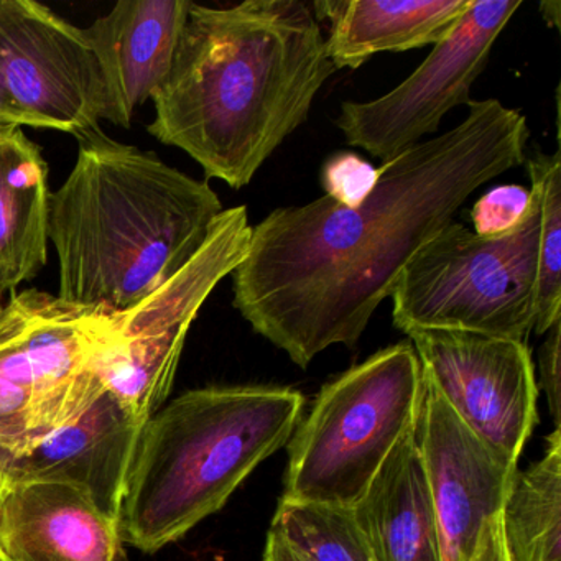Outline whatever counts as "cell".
<instances>
[{"mask_svg": "<svg viewBox=\"0 0 561 561\" xmlns=\"http://www.w3.org/2000/svg\"><path fill=\"white\" fill-rule=\"evenodd\" d=\"M527 140L524 114L471 100L461 124L382 163L357 208L324 195L275 209L232 272L236 310L301 369L356 346L410 259L476 190L525 162Z\"/></svg>", "mask_w": 561, "mask_h": 561, "instance_id": "6da1fadb", "label": "cell"}, {"mask_svg": "<svg viewBox=\"0 0 561 561\" xmlns=\"http://www.w3.org/2000/svg\"><path fill=\"white\" fill-rule=\"evenodd\" d=\"M304 0L193 4L149 133L188 153L206 179L244 188L310 116L336 73Z\"/></svg>", "mask_w": 561, "mask_h": 561, "instance_id": "7a4b0ae2", "label": "cell"}, {"mask_svg": "<svg viewBox=\"0 0 561 561\" xmlns=\"http://www.w3.org/2000/svg\"><path fill=\"white\" fill-rule=\"evenodd\" d=\"M222 203L206 182L103 130L78 139L77 163L50 196L58 297L124 313L203 248Z\"/></svg>", "mask_w": 561, "mask_h": 561, "instance_id": "3957f363", "label": "cell"}, {"mask_svg": "<svg viewBox=\"0 0 561 561\" xmlns=\"http://www.w3.org/2000/svg\"><path fill=\"white\" fill-rule=\"evenodd\" d=\"M304 407V393L275 386L205 387L163 405L137 443L117 520L123 543L156 553L221 511L287 445Z\"/></svg>", "mask_w": 561, "mask_h": 561, "instance_id": "277c9868", "label": "cell"}, {"mask_svg": "<svg viewBox=\"0 0 561 561\" xmlns=\"http://www.w3.org/2000/svg\"><path fill=\"white\" fill-rule=\"evenodd\" d=\"M422 392V364L410 341L331 380L288 439L282 497L353 507L415 425Z\"/></svg>", "mask_w": 561, "mask_h": 561, "instance_id": "5b68a950", "label": "cell"}, {"mask_svg": "<svg viewBox=\"0 0 561 561\" xmlns=\"http://www.w3.org/2000/svg\"><path fill=\"white\" fill-rule=\"evenodd\" d=\"M524 221L494 238L461 222L439 229L410 259L392 295L397 330H453L527 343L535 327L540 186L530 179Z\"/></svg>", "mask_w": 561, "mask_h": 561, "instance_id": "8992f818", "label": "cell"}, {"mask_svg": "<svg viewBox=\"0 0 561 561\" xmlns=\"http://www.w3.org/2000/svg\"><path fill=\"white\" fill-rule=\"evenodd\" d=\"M117 314L48 291L12 294L0 308V451L19 458L103 390L91 357Z\"/></svg>", "mask_w": 561, "mask_h": 561, "instance_id": "52a82bcc", "label": "cell"}, {"mask_svg": "<svg viewBox=\"0 0 561 561\" xmlns=\"http://www.w3.org/2000/svg\"><path fill=\"white\" fill-rule=\"evenodd\" d=\"M245 206L222 209L195 257L139 305L117 314L91 357L103 390L146 425L169 399L193 321L248 254Z\"/></svg>", "mask_w": 561, "mask_h": 561, "instance_id": "ba28073f", "label": "cell"}, {"mask_svg": "<svg viewBox=\"0 0 561 561\" xmlns=\"http://www.w3.org/2000/svg\"><path fill=\"white\" fill-rule=\"evenodd\" d=\"M106 87L84 28L34 0H0V126L80 137L100 129Z\"/></svg>", "mask_w": 561, "mask_h": 561, "instance_id": "9c48e42d", "label": "cell"}, {"mask_svg": "<svg viewBox=\"0 0 561 561\" xmlns=\"http://www.w3.org/2000/svg\"><path fill=\"white\" fill-rule=\"evenodd\" d=\"M522 4L472 0L448 37L396 90L367 103L341 104L336 126L346 142L386 163L438 133L449 111L468 106L495 41Z\"/></svg>", "mask_w": 561, "mask_h": 561, "instance_id": "30bf717a", "label": "cell"}, {"mask_svg": "<svg viewBox=\"0 0 561 561\" xmlns=\"http://www.w3.org/2000/svg\"><path fill=\"white\" fill-rule=\"evenodd\" d=\"M423 376L502 461L517 466L538 423V386L527 343L453 330L407 333Z\"/></svg>", "mask_w": 561, "mask_h": 561, "instance_id": "8fae6325", "label": "cell"}, {"mask_svg": "<svg viewBox=\"0 0 561 561\" xmlns=\"http://www.w3.org/2000/svg\"><path fill=\"white\" fill-rule=\"evenodd\" d=\"M413 433L443 561H471L485 525L501 515L517 466L502 461L476 436L425 376Z\"/></svg>", "mask_w": 561, "mask_h": 561, "instance_id": "7c38bea8", "label": "cell"}, {"mask_svg": "<svg viewBox=\"0 0 561 561\" xmlns=\"http://www.w3.org/2000/svg\"><path fill=\"white\" fill-rule=\"evenodd\" d=\"M144 423L106 390L31 451L5 459L9 484L54 481L83 489L113 520H119Z\"/></svg>", "mask_w": 561, "mask_h": 561, "instance_id": "4fadbf2b", "label": "cell"}, {"mask_svg": "<svg viewBox=\"0 0 561 561\" xmlns=\"http://www.w3.org/2000/svg\"><path fill=\"white\" fill-rule=\"evenodd\" d=\"M190 0H121L84 28L106 87L104 119L130 127L172 68Z\"/></svg>", "mask_w": 561, "mask_h": 561, "instance_id": "5bb4252c", "label": "cell"}, {"mask_svg": "<svg viewBox=\"0 0 561 561\" xmlns=\"http://www.w3.org/2000/svg\"><path fill=\"white\" fill-rule=\"evenodd\" d=\"M0 550L9 561H123L119 525L73 484H9L0 504Z\"/></svg>", "mask_w": 561, "mask_h": 561, "instance_id": "9a60e30c", "label": "cell"}, {"mask_svg": "<svg viewBox=\"0 0 561 561\" xmlns=\"http://www.w3.org/2000/svg\"><path fill=\"white\" fill-rule=\"evenodd\" d=\"M472 0H320L318 22H330L327 54L336 70L370 57L436 45L448 37Z\"/></svg>", "mask_w": 561, "mask_h": 561, "instance_id": "2e32d148", "label": "cell"}, {"mask_svg": "<svg viewBox=\"0 0 561 561\" xmlns=\"http://www.w3.org/2000/svg\"><path fill=\"white\" fill-rule=\"evenodd\" d=\"M353 512L376 561H443L413 428L387 456Z\"/></svg>", "mask_w": 561, "mask_h": 561, "instance_id": "e0dca14e", "label": "cell"}, {"mask_svg": "<svg viewBox=\"0 0 561 561\" xmlns=\"http://www.w3.org/2000/svg\"><path fill=\"white\" fill-rule=\"evenodd\" d=\"M48 163L22 127L0 126V308L48 261Z\"/></svg>", "mask_w": 561, "mask_h": 561, "instance_id": "ac0fdd59", "label": "cell"}, {"mask_svg": "<svg viewBox=\"0 0 561 561\" xmlns=\"http://www.w3.org/2000/svg\"><path fill=\"white\" fill-rule=\"evenodd\" d=\"M543 456L515 472L501 515L508 561H561V435L554 428Z\"/></svg>", "mask_w": 561, "mask_h": 561, "instance_id": "d6986e66", "label": "cell"}, {"mask_svg": "<svg viewBox=\"0 0 561 561\" xmlns=\"http://www.w3.org/2000/svg\"><path fill=\"white\" fill-rule=\"evenodd\" d=\"M271 530L310 561H376L353 507L280 497Z\"/></svg>", "mask_w": 561, "mask_h": 561, "instance_id": "ffe728a7", "label": "cell"}, {"mask_svg": "<svg viewBox=\"0 0 561 561\" xmlns=\"http://www.w3.org/2000/svg\"><path fill=\"white\" fill-rule=\"evenodd\" d=\"M527 160L528 179L540 186L535 327L545 334L561 320V156L534 152Z\"/></svg>", "mask_w": 561, "mask_h": 561, "instance_id": "44dd1931", "label": "cell"}, {"mask_svg": "<svg viewBox=\"0 0 561 561\" xmlns=\"http://www.w3.org/2000/svg\"><path fill=\"white\" fill-rule=\"evenodd\" d=\"M379 169L353 152L334 153L321 172L324 195L346 208H357L376 188Z\"/></svg>", "mask_w": 561, "mask_h": 561, "instance_id": "7402d4cb", "label": "cell"}, {"mask_svg": "<svg viewBox=\"0 0 561 561\" xmlns=\"http://www.w3.org/2000/svg\"><path fill=\"white\" fill-rule=\"evenodd\" d=\"M530 208V190L520 185H501L489 190L471 209L474 232L494 238L517 228Z\"/></svg>", "mask_w": 561, "mask_h": 561, "instance_id": "603a6c76", "label": "cell"}, {"mask_svg": "<svg viewBox=\"0 0 561 561\" xmlns=\"http://www.w3.org/2000/svg\"><path fill=\"white\" fill-rule=\"evenodd\" d=\"M541 343L538 351V369H540L541 389L547 396L548 409L554 420V428H560L561 405V320H558Z\"/></svg>", "mask_w": 561, "mask_h": 561, "instance_id": "cb8c5ba5", "label": "cell"}, {"mask_svg": "<svg viewBox=\"0 0 561 561\" xmlns=\"http://www.w3.org/2000/svg\"><path fill=\"white\" fill-rule=\"evenodd\" d=\"M471 561H508L502 541L501 518H492L479 538L478 548L472 554Z\"/></svg>", "mask_w": 561, "mask_h": 561, "instance_id": "d4e9b609", "label": "cell"}, {"mask_svg": "<svg viewBox=\"0 0 561 561\" xmlns=\"http://www.w3.org/2000/svg\"><path fill=\"white\" fill-rule=\"evenodd\" d=\"M262 561H310L304 554L290 547L287 541L282 540L277 534L268 530L267 540H265L264 554Z\"/></svg>", "mask_w": 561, "mask_h": 561, "instance_id": "484cf974", "label": "cell"}, {"mask_svg": "<svg viewBox=\"0 0 561 561\" xmlns=\"http://www.w3.org/2000/svg\"><path fill=\"white\" fill-rule=\"evenodd\" d=\"M560 11L561 4L554 2V0H548V2H541L540 4L541 18L550 28L560 27Z\"/></svg>", "mask_w": 561, "mask_h": 561, "instance_id": "4316f807", "label": "cell"}, {"mask_svg": "<svg viewBox=\"0 0 561 561\" xmlns=\"http://www.w3.org/2000/svg\"><path fill=\"white\" fill-rule=\"evenodd\" d=\"M5 459H8V455H5L4 451H0V504H2V499H4L5 492H8L9 488L8 471H5Z\"/></svg>", "mask_w": 561, "mask_h": 561, "instance_id": "83f0119b", "label": "cell"}, {"mask_svg": "<svg viewBox=\"0 0 561 561\" xmlns=\"http://www.w3.org/2000/svg\"><path fill=\"white\" fill-rule=\"evenodd\" d=\"M0 561H9L8 558H5V554L2 553V550H0Z\"/></svg>", "mask_w": 561, "mask_h": 561, "instance_id": "f1b7e54d", "label": "cell"}]
</instances>
